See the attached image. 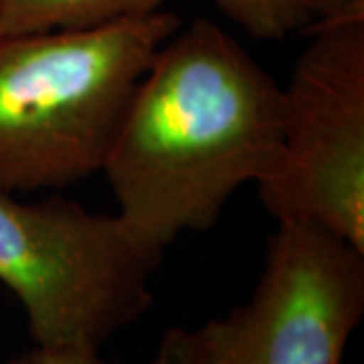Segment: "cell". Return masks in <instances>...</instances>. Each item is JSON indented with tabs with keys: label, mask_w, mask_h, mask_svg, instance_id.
<instances>
[{
	"label": "cell",
	"mask_w": 364,
	"mask_h": 364,
	"mask_svg": "<svg viewBox=\"0 0 364 364\" xmlns=\"http://www.w3.org/2000/svg\"><path fill=\"white\" fill-rule=\"evenodd\" d=\"M282 85L233 37L198 18L160 45L105 158L117 215L164 253L207 231L231 196L272 170L282 146Z\"/></svg>",
	"instance_id": "6da1fadb"
},
{
	"label": "cell",
	"mask_w": 364,
	"mask_h": 364,
	"mask_svg": "<svg viewBox=\"0 0 364 364\" xmlns=\"http://www.w3.org/2000/svg\"><path fill=\"white\" fill-rule=\"evenodd\" d=\"M181 26L160 9L0 37V193L65 188L102 172L132 93Z\"/></svg>",
	"instance_id": "7a4b0ae2"
},
{
	"label": "cell",
	"mask_w": 364,
	"mask_h": 364,
	"mask_svg": "<svg viewBox=\"0 0 364 364\" xmlns=\"http://www.w3.org/2000/svg\"><path fill=\"white\" fill-rule=\"evenodd\" d=\"M162 257L117 213L0 193V284L21 301L33 344L100 350L150 310Z\"/></svg>",
	"instance_id": "3957f363"
},
{
	"label": "cell",
	"mask_w": 364,
	"mask_h": 364,
	"mask_svg": "<svg viewBox=\"0 0 364 364\" xmlns=\"http://www.w3.org/2000/svg\"><path fill=\"white\" fill-rule=\"evenodd\" d=\"M308 26L259 200L275 223H312L364 251V9Z\"/></svg>",
	"instance_id": "277c9868"
},
{
	"label": "cell",
	"mask_w": 364,
	"mask_h": 364,
	"mask_svg": "<svg viewBox=\"0 0 364 364\" xmlns=\"http://www.w3.org/2000/svg\"><path fill=\"white\" fill-rule=\"evenodd\" d=\"M364 314V251L282 221L245 304L195 330L205 364H342Z\"/></svg>",
	"instance_id": "5b68a950"
},
{
	"label": "cell",
	"mask_w": 364,
	"mask_h": 364,
	"mask_svg": "<svg viewBox=\"0 0 364 364\" xmlns=\"http://www.w3.org/2000/svg\"><path fill=\"white\" fill-rule=\"evenodd\" d=\"M166 0H0V37L85 28L156 13Z\"/></svg>",
	"instance_id": "8992f818"
},
{
	"label": "cell",
	"mask_w": 364,
	"mask_h": 364,
	"mask_svg": "<svg viewBox=\"0 0 364 364\" xmlns=\"http://www.w3.org/2000/svg\"><path fill=\"white\" fill-rule=\"evenodd\" d=\"M253 39L282 41L310 25L301 0H208Z\"/></svg>",
	"instance_id": "52a82bcc"
},
{
	"label": "cell",
	"mask_w": 364,
	"mask_h": 364,
	"mask_svg": "<svg viewBox=\"0 0 364 364\" xmlns=\"http://www.w3.org/2000/svg\"><path fill=\"white\" fill-rule=\"evenodd\" d=\"M148 364H205L196 344L195 330L182 326L168 328Z\"/></svg>",
	"instance_id": "ba28073f"
},
{
	"label": "cell",
	"mask_w": 364,
	"mask_h": 364,
	"mask_svg": "<svg viewBox=\"0 0 364 364\" xmlns=\"http://www.w3.org/2000/svg\"><path fill=\"white\" fill-rule=\"evenodd\" d=\"M6 364H107L100 350L79 346H39L11 358Z\"/></svg>",
	"instance_id": "9c48e42d"
},
{
	"label": "cell",
	"mask_w": 364,
	"mask_h": 364,
	"mask_svg": "<svg viewBox=\"0 0 364 364\" xmlns=\"http://www.w3.org/2000/svg\"><path fill=\"white\" fill-rule=\"evenodd\" d=\"M310 21L330 18L336 14L348 13L354 9H364V0H301Z\"/></svg>",
	"instance_id": "30bf717a"
}]
</instances>
